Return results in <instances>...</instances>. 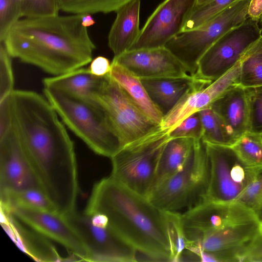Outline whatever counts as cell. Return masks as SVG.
<instances>
[{"label":"cell","mask_w":262,"mask_h":262,"mask_svg":"<svg viewBox=\"0 0 262 262\" xmlns=\"http://www.w3.org/2000/svg\"><path fill=\"white\" fill-rule=\"evenodd\" d=\"M13 125L41 189L66 214L75 210L78 193L74 144L58 115L39 94L14 90Z\"/></svg>","instance_id":"6da1fadb"},{"label":"cell","mask_w":262,"mask_h":262,"mask_svg":"<svg viewBox=\"0 0 262 262\" xmlns=\"http://www.w3.org/2000/svg\"><path fill=\"white\" fill-rule=\"evenodd\" d=\"M2 42L12 57L53 76L90 63L95 49L82 14L20 18Z\"/></svg>","instance_id":"7a4b0ae2"},{"label":"cell","mask_w":262,"mask_h":262,"mask_svg":"<svg viewBox=\"0 0 262 262\" xmlns=\"http://www.w3.org/2000/svg\"><path fill=\"white\" fill-rule=\"evenodd\" d=\"M84 212L105 216L110 226L138 252L172 261L166 211L111 176L95 184Z\"/></svg>","instance_id":"3957f363"},{"label":"cell","mask_w":262,"mask_h":262,"mask_svg":"<svg viewBox=\"0 0 262 262\" xmlns=\"http://www.w3.org/2000/svg\"><path fill=\"white\" fill-rule=\"evenodd\" d=\"M45 97L62 122L94 152L111 158L122 147L121 139L97 102L43 87Z\"/></svg>","instance_id":"277c9868"},{"label":"cell","mask_w":262,"mask_h":262,"mask_svg":"<svg viewBox=\"0 0 262 262\" xmlns=\"http://www.w3.org/2000/svg\"><path fill=\"white\" fill-rule=\"evenodd\" d=\"M210 167L205 143L195 139L183 167L156 186L147 198L160 209L167 212L187 210L201 202L209 180Z\"/></svg>","instance_id":"5b68a950"},{"label":"cell","mask_w":262,"mask_h":262,"mask_svg":"<svg viewBox=\"0 0 262 262\" xmlns=\"http://www.w3.org/2000/svg\"><path fill=\"white\" fill-rule=\"evenodd\" d=\"M161 126L123 145L111 159V177L132 190L148 197L152 190L162 152L170 139Z\"/></svg>","instance_id":"8992f818"},{"label":"cell","mask_w":262,"mask_h":262,"mask_svg":"<svg viewBox=\"0 0 262 262\" xmlns=\"http://www.w3.org/2000/svg\"><path fill=\"white\" fill-rule=\"evenodd\" d=\"M250 1H236L202 26L181 33L165 47L187 66L194 76L198 62L206 51L246 19Z\"/></svg>","instance_id":"52a82bcc"},{"label":"cell","mask_w":262,"mask_h":262,"mask_svg":"<svg viewBox=\"0 0 262 262\" xmlns=\"http://www.w3.org/2000/svg\"><path fill=\"white\" fill-rule=\"evenodd\" d=\"M204 143L209 162L210 174L208 188L202 201L234 202L262 171L244 164L230 147Z\"/></svg>","instance_id":"ba28073f"},{"label":"cell","mask_w":262,"mask_h":262,"mask_svg":"<svg viewBox=\"0 0 262 262\" xmlns=\"http://www.w3.org/2000/svg\"><path fill=\"white\" fill-rule=\"evenodd\" d=\"M259 21L248 16L219 38L199 60L194 78L211 83L231 69L261 36Z\"/></svg>","instance_id":"9c48e42d"},{"label":"cell","mask_w":262,"mask_h":262,"mask_svg":"<svg viewBox=\"0 0 262 262\" xmlns=\"http://www.w3.org/2000/svg\"><path fill=\"white\" fill-rule=\"evenodd\" d=\"M96 100L117 131L122 146L161 126L145 114L109 73L104 77Z\"/></svg>","instance_id":"30bf717a"},{"label":"cell","mask_w":262,"mask_h":262,"mask_svg":"<svg viewBox=\"0 0 262 262\" xmlns=\"http://www.w3.org/2000/svg\"><path fill=\"white\" fill-rule=\"evenodd\" d=\"M89 253V261L133 262L137 250L108 224H96L89 215L75 210L63 215Z\"/></svg>","instance_id":"8fae6325"},{"label":"cell","mask_w":262,"mask_h":262,"mask_svg":"<svg viewBox=\"0 0 262 262\" xmlns=\"http://www.w3.org/2000/svg\"><path fill=\"white\" fill-rule=\"evenodd\" d=\"M180 221L187 247L224 227L257 220L252 211L238 202L202 201L181 213Z\"/></svg>","instance_id":"7c38bea8"},{"label":"cell","mask_w":262,"mask_h":262,"mask_svg":"<svg viewBox=\"0 0 262 262\" xmlns=\"http://www.w3.org/2000/svg\"><path fill=\"white\" fill-rule=\"evenodd\" d=\"M196 0H165L147 19L129 50L165 47L182 33Z\"/></svg>","instance_id":"4fadbf2b"},{"label":"cell","mask_w":262,"mask_h":262,"mask_svg":"<svg viewBox=\"0 0 262 262\" xmlns=\"http://www.w3.org/2000/svg\"><path fill=\"white\" fill-rule=\"evenodd\" d=\"M1 211L10 214L46 237L58 242L80 260L89 261L90 256L86 247L59 213L21 206L1 209Z\"/></svg>","instance_id":"5bb4252c"},{"label":"cell","mask_w":262,"mask_h":262,"mask_svg":"<svg viewBox=\"0 0 262 262\" xmlns=\"http://www.w3.org/2000/svg\"><path fill=\"white\" fill-rule=\"evenodd\" d=\"M113 61L139 78L194 76L191 70L166 47L128 50Z\"/></svg>","instance_id":"9a60e30c"},{"label":"cell","mask_w":262,"mask_h":262,"mask_svg":"<svg viewBox=\"0 0 262 262\" xmlns=\"http://www.w3.org/2000/svg\"><path fill=\"white\" fill-rule=\"evenodd\" d=\"M28 189L41 190L12 125L0 137V195Z\"/></svg>","instance_id":"2e32d148"},{"label":"cell","mask_w":262,"mask_h":262,"mask_svg":"<svg viewBox=\"0 0 262 262\" xmlns=\"http://www.w3.org/2000/svg\"><path fill=\"white\" fill-rule=\"evenodd\" d=\"M241 60L206 86L198 83L188 90L163 117L161 126L171 129L190 114L209 106L233 85L237 84Z\"/></svg>","instance_id":"e0dca14e"},{"label":"cell","mask_w":262,"mask_h":262,"mask_svg":"<svg viewBox=\"0 0 262 262\" xmlns=\"http://www.w3.org/2000/svg\"><path fill=\"white\" fill-rule=\"evenodd\" d=\"M210 106L217 115L234 143L245 133L250 131L251 110L247 89L236 84Z\"/></svg>","instance_id":"ac0fdd59"},{"label":"cell","mask_w":262,"mask_h":262,"mask_svg":"<svg viewBox=\"0 0 262 262\" xmlns=\"http://www.w3.org/2000/svg\"><path fill=\"white\" fill-rule=\"evenodd\" d=\"M262 232L257 221L237 223L224 227L205 236L186 248L193 260L201 252H213L249 244Z\"/></svg>","instance_id":"d6986e66"},{"label":"cell","mask_w":262,"mask_h":262,"mask_svg":"<svg viewBox=\"0 0 262 262\" xmlns=\"http://www.w3.org/2000/svg\"><path fill=\"white\" fill-rule=\"evenodd\" d=\"M2 226L26 254L39 261L63 260L47 237L8 213L1 212Z\"/></svg>","instance_id":"ffe728a7"},{"label":"cell","mask_w":262,"mask_h":262,"mask_svg":"<svg viewBox=\"0 0 262 262\" xmlns=\"http://www.w3.org/2000/svg\"><path fill=\"white\" fill-rule=\"evenodd\" d=\"M140 0H132L116 12L108 36V45L114 56L128 51L140 35Z\"/></svg>","instance_id":"44dd1931"},{"label":"cell","mask_w":262,"mask_h":262,"mask_svg":"<svg viewBox=\"0 0 262 262\" xmlns=\"http://www.w3.org/2000/svg\"><path fill=\"white\" fill-rule=\"evenodd\" d=\"M104 76H95L89 68L81 67L62 75L45 78L42 83L43 87L59 90L90 101L97 102L96 95Z\"/></svg>","instance_id":"7402d4cb"},{"label":"cell","mask_w":262,"mask_h":262,"mask_svg":"<svg viewBox=\"0 0 262 262\" xmlns=\"http://www.w3.org/2000/svg\"><path fill=\"white\" fill-rule=\"evenodd\" d=\"M140 79L152 100L164 115L191 88L199 83H208L194 76Z\"/></svg>","instance_id":"603a6c76"},{"label":"cell","mask_w":262,"mask_h":262,"mask_svg":"<svg viewBox=\"0 0 262 262\" xmlns=\"http://www.w3.org/2000/svg\"><path fill=\"white\" fill-rule=\"evenodd\" d=\"M109 75L122 88L145 114L154 122L161 125L164 115L151 99L140 78L113 60Z\"/></svg>","instance_id":"cb8c5ba5"},{"label":"cell","mask_w":262,"mask_h":262,"mask_svg":"<svg viewBox=\"0 0 262 262\" xmlns=\"http://www.w3.org/2000/svg\"><path fill=\"white\" fill-rule=\"evenodd\" d=\"M194 140L191 138H170L161 155L152 190L183 167Z\"/></svg>","instance_id":"d4e9b609"},{"label":"cell","mask_w":262,"mask_h":262,"mask_svg":"<svg viewBox=\"0 0 262 262\" xmlns=\"http://www.w3.org/2000/svg\"><path fill=\"white\" fill-rule=\"evenodd\" d=\"M237 84L245 89L262 86V36L241 58Z\"/></svg>","instance_id":"484cf974"},{"label":"cell","mask_w":262,"mask_h":262,"mask_svg":"<svg viewBox=\"0 0 262 262\" xmlns=\"http://www.w3.org/2000/svg\"><path fill=\"white\" fill-rule=\"evenodd\" d=\"M230 147L244 164L262 171V137L260 133L248 131Z\"/></svg>","instance_id":"4316f807"},{"label":"cell","mask_w":262,"mask_h":262,"mask_svg":"<svg viewBox=\"0 0 262 262\" xmlns=\"http://www.w3.org/2000/svg\"><path fill=\"white\" fill-rule=\"evenodd\" d=\"M13 206L57 212L55 206L45 194L37 189L10 192L1 195V208L8 209Z\"/></svg>","instance_id":"83f0119b"},{"label":"cell","mask_w":262,"mask_h":262,"mask_svg":"<svg viewBox=\"0 0 262 262\" xmlns=\"http://www.w3.org/2000/svg\"><path fill=\"white\" fill-rule=\"evenodd\" d=\"M132 0H57L59 10L71 14L116 12Z\"/></svg>","instance_id":"f1b7e54d"},{"label":"cell","mask_w":262,"mask_h":262,"mask_svg":"<svg viewBox=\"0 0 262 262\" xmlns=\"http://www.w3.org/2000/svg\"><path fill=\"white\" fill-rule=\"evenodd\" d=\"M199 112L203 129L201 139L204 143L229 147L234 143L219 116L210 106Z\"/></svg>","instance_id":"f546056e"},{"label":"cell","mask_w":262,"mask_h":262,"mask_svg":"<svg viewBox=\"0 0 262 262\" xmlns=\"http://www.w3.org/2000/svg\"><path fill=\"white\" fill-rule=\"evenodd\" d=\"M237 0H196L182 32L196 29Z\"/></svg>","instance_id":"4dcf8cb0"},{"label":"cell","mask_w":262,"mask_h":262,"mask_svg":"<svg viewBox=\"0 0 262 262\" xmlns=\"http://www.w3.org/2000/svg\"><path fill=\"white\" fill-rule=\"evenodd\" d=\"M12 58L4 43L0 42V101L10 96L14 90Z\"/></svg>","instance_id":"1f68e13d"},{"label":"cell","mask_w":262,"mask_h":262,"mask_svg":"<svg viewBox=\"0 0 262 262\" xmlns=\"http://www.w3.org/2000/svg\"><path fill=\"white\" fill-rule=\"evenodd\" d=\"M57 0H23L21 17H40L58 15Z\"/></svg>","instance_id":"d6a6232c"},{"label":"cell","mask_w":262,"mask_h":262,"mask_svg":"<svg viewBox=\"0 0 262 262\" xmlns=\"http://www.w3.org/2000/svg\"><path fill=\"white\" fill-rule=\"evenodd\" d=\"M21 16V3L17 0H0V41Z\"/></svg>","instance_id":"836d02e7"},{"label":"cell","mask_w":262,"mask_h":262,"mask_svg":"<svg viewBox=\"0 0 262 262\" xmlns=\"http://www.w3.org/2000/svg\"><path fill=\"white\" fill-rule=\"evenodd\" d=\"M202 132L200 114L197 111L187 116L169 130L168 134L170 138L183 137L201 139Z\"/></svg>","instance_id":"e575fe53"},{"label":"cell","mask_w":262,"mask_h":262,"mask_svg":"<svg viewBox=\"0 0 262 262\" xmlns=\"http://www.w3.org/2000/svg\"><path fill=\"white\" fill-rule=\"evenodd\" d=\"M262 200V172L247 186L235 201L254 213Z\"/></svg>","instance_id":"d590c367"},{"label":"cell","mask_w":262,"mask_h":262,"mask_svg":"<svg viewBox=\"0 0 262 262\" xmlns=\"http://www.w3.org/2000/svg\"><path fill=\"white\" fill-rule=\"evenodd\" d=\"M250 104V131L262 132V86L247 89Z\"/></svg>","instance_id":"8d00e7d4"},{"label":"cell","mask_w":262,"mask_h":262,"mask_svg":"<svg viewBox=\"0 0 262 262\" xmlns=\"http://www.w3.org/2000/svg\"><path fill=\"white\" fill-rule=\"evenodd\" d=\"M241 261L262 262V232L247 245Z\"/></svg>","instance_id":"74e56055"},{"label":"cell","mask_w":262,"mask_h":262,"mask_svg":"<svg viewBox=\"0 0 262 262\" xmlns=\"http://www.w3.org/2000/svg\"><path fill=\"white\" fill-rule=\"evenodd\" d=\"M111 62L105 57L99 56L92 59L88 68L90 72L95 76L102 77L110 71Z\"/></svg>","instance_id":"f35d334b"},{"label":"cell","mask_w":262,"mask_h":262,"mask_svg":"<svg viewBox=\"0 0 262 262\" xmlns=\"http://www.w3.org/2000/svg\"><path fill=\"white\" fill-rule=\"evenodd\" d=\"M247 16L259 21L262 16V0H251L248 10Z\"/></svg>","instance_id":"ab89813d"},{"label":"cell","mask_w":262,"mask_h":262,"mask_svg":"<svg viewBox=\"0 0 262 262\" xmlns=\"http://www.w3.org/2000/svg\"><path fill=\"white\" fill-rule=\"evenodd\" d=\"M82 20L83 25L86 27H89L95 24V21L90 14H82Z\"/></svg>","instance_id":"60d3db41"},{"label":"cell","mask_w":262,"mask_h":262,"mask_svg":"<svg viewBox=\"0 0 262 262\" xmlns=\"http://www.w3.org/2000/svg\"><path fill=\"white\" fill-rule=\"evenodd\" d=\"M254 213L262 230V200L254 210Z\"/></svg>","instance_id":"b9f144b4"},{"label":"cell","mask_w":262,"mask_h":262,"mask_svg":"<svg viewBox=\"0 0 262 262\" xmlns=\"http://www.w3.org/2000/svg\"><path fill=\"white\" fill-rule=\"evenodd\" d=\"M259 25L261 28H262V16L259 20Z\"/></svg>","instance_id":"7bdbcfd3"},{"label":"cell","mask_w":262,"mask_h":262,"mask_svg":"<svg viewBox=\"0 0 262 262\" xmlns=\"http://www.w3.org/2000/svg\"><path fill=\"white\" fill-rule=\"evenodd\" d=\"M260 135H261V137H262V132H261V133H260Z\"/></svg>","instance_id":"ee69618b"}]
</instances>
